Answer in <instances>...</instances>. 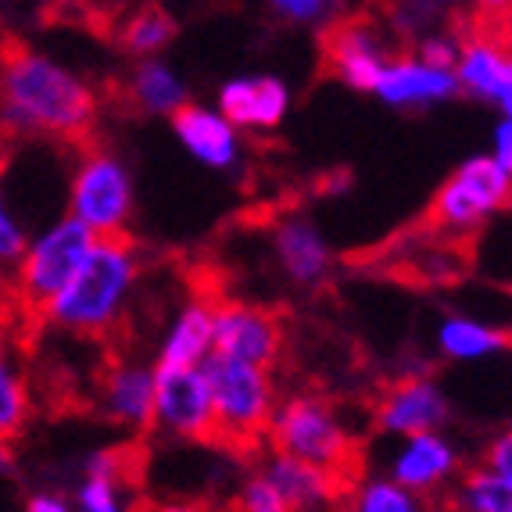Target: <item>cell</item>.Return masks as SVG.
<instances>
[{
	"mask_svg": "<svg viewBox=\"0 0 512 512\" xmlns=\"http://www.w3.org/2000/svg\"><path fill=\"white\" fill-rule=\"evenodd\" d=\"M94 83L36 47L0 54V137L83 144L97 126Z\"/></svg>",
	"mask_w": 512,
	"mask_h": 512,
	"instance_id": "1",
	"label": "cell"
},
{
	"mask_svg": "<svg viewBox=\"0 0 512 512\" xmlns=\"http://www.w3.org/2000/svg\"><path fill=\"white\" fill-rule=\"evenodd\" d=\"M140 251L126 237H97L72 280L47 301L40 319L72 337H108L126 316L140 283Z\"/></svg>",
	"mask_w": 512,
	"mask_h": 512,
	"instance_id": "2",
	"label": "cell"
},
{
	"mask_svg": "<svg viewBox=\"0 0 512 512\" xmlns=\"http://www.w3.org/2000/svg\"><path fill=\"white\" fill-rule=\"evenodd\" d=\"M265 448L323 466L348 484L362 473L359 437L351 434L341 405L319 391H294L276 402L265 430Z\"/></svg>",
	"mask_w": 512,
	"mask_h": 512,
	"instance_id": "3",
	"label": "cell"
},
{
	"mask_svg": "<svg viewBox=\"0 0 512 512\" xmlns=\"http://www.w3.org/2000/svg\"><path fill=\"white\" fill-rule=\"evenodd\" d=\"M215 405V441L233 452H258L265 448V430L280 402L273 384V369L251 362L208 355L201 362Z\"/></svg>",
	"mask_w": 512,
	"mask_h": 512,
	"instance_id": "4",
	"label": "cell"
},
{
	"mask_svg": "<svg viewBox=\"0 0 512 512\" xmlns=\"http://www.w3.org/2000/svg\"><path fill=\"white\" fill-rule=\"evenodd\" d=\"M94 240V233L72 215H61V219L47 222L40 233H33L26 255L11 269V301H15L18 316L40 319L47 301L72 280L76 265L83 262Z\"/></svg>",
	"mask_w": 512,
	"mask_h": 512,
	"instance_id": "5",
	"label": "cell"
},
{
	"mask_svg": "<svg viewBox=\"0 0 512 512\" xmlns=\"http://www.w3.org/2000/svg\"><path fill=\"white\" fill-rule=\"evenodd\" d=\"M512 205L509 169L495 154H473L437 187L427 208V222L444 237H473Z\"/></svg>",
	"mask_w": 512,
	"mask_h": 512,
	"instance_id": "6",
	"label": "cell"
},
{
	"mask_svg": "<svg viewBox=\"0 0 512 512\" xmlns=\"http://www.w3.org/2000/svg\"><path fill=\"white\" fill-rule=\"evenodd\" d=\"M137 212L133 172L108 147H83L69 172V215L94 237H126Z\"/></svg>",
	"mask_w": 512,
	"mask_h": 512,
	"instance_id": "7",
	"label": "cell"
},
{
	"mask_svg": "<svg viewBox=\"0 0 512 512\" xmlns=\"http://www.w3.org/2000/svg\"><path fill=\"white\" fill-rule=\"evenodd\" d=\"M172 441H215V405L201 366H154V419Z\"/></svg>",
	"mask_w": 512,
	"mask_h": 512,
	"instance_id": "8",
	"label": "cell"
},
{
	"mask_svg": "<svg viewBox=\"0 0 512 512\" xmlns=\"http://www.w3.org/2000/svg\"><path fill=\"white\" fill-rule=\"evenodd\" d=\"M452 423V402L430 373H405L376 394L373 427L380 437H409L444 430Z\"/></svg>",
	"mask_w": 512,
	"mask_h": 512,
	"instance_id": "9",
	"label": "cell"
},
{
	"mask_svg": "<svg viewBox=\"0 0 512 512\" xmlns=\"http://www.w3.org/2000/svg\"><path fill=\"white\" fill-rule=\"evenodd\" d=\"M212 355L273 369L283 355V323L273 308L251 301H215Z\"/></svg>",
	"mask_w": 512,
	"mask_h": 512,
	"instance_id": "10",
	"label": "cell"
},
{
	"mask_svg": "<svg viewBox=\"0 0 512 512\" xmlns=\"http://www.w3.org/2000/svg\"><path fill=\"white\" fill-rule=\"evenodd\" d=\"M387 29L369 18H344L333 29H326V65L333 79H341L355 94H373L376 79L391 61Z\"/></svg>",
	"mask_w": 512,
	"mask_h": 512,
	"instance_id": "11",
	"label": "cell"
},
{
	"mask_svg": "<svg viewBox=\"0 0 512 512\" xmlns=\"http://www.w3.org/2000/svg\"><path fill=\"white\" fill-rule=\"evenodd\" d=\"M462 466L466 462H462L459 444L444 430H427V434L398 437V444L387 455L384 473L419 495L441 498V491L459 477Z\"/></svg>",
	"mask_w": 512,
	"mask_h": 512,
	"instance_id": "12",
	"label": "cell"
},
{
	"mask_svg": "<svg viewBox=\"0 0 512 512\" xmlns=\"http://www.w3.org/2000/svg\"><path fill=\"white\" fill-rule=\"evenodd\" d=\"M373 97L394 111H430L459 97V79L455 69L430 65L416 51L391 54L373 86Z\"/></svg>",
	"mask_w": 512,
	"mask_h": 512,
	"instance_id": "13",
	"label": "cell"
},
{
	"mask_svg": "<svg viewBox=\"0 0 512 512\" xmlns=\"http://www.w3.org/2000/svg\"><path fill=\"white\" fill-rule=\"evenodd\" d=\"M291 86L287 79L269 76V72H248L233 76L219 86L215 108L240 129V133H273L283 126L291 111Z\"/></svg>",
	"mask_w": 512,
	"mask_h": 512,
	"instance_id": "14",
	"label": "cell"
},
{
	"mask_svg": "<svg viewBox=\"0 0 512 512\" xmlns=\"http://www.w3.org/2000/svg\"><path fill=\"white\" fill-rule=\"evenodd\" d=\"M172 133L197 165L212 172H233L244 162V133L215 104H183L172 115Z\"/></svg>",
	"mask_w": 512,
	"mask_h": 512,
	"instance_id": "15",
	"label": "cell"
},
{
	"mask_svg": "<svg viewBox=\"0 0 512 512\" xmlns=\"http://www.w3.org/2000/svg\"><path fill=\"white\" fill-rule=\"evenodd\" d=\"M97 412L129 434H147L154 419V362H111L97 380Z\"/></svg>",
	"mask_w": 512,
	"mask_h": 512,
	"instance_id": "16",
	"label": "cell"
},
{
	"mask_svg": "<svg viewBox=\"0 0 512 512\" xmlns=\"http://www.w3.org/2000/svg\"><path fill=\"white\" fill-rule=\"evenodd\" d=\"M269 248L280 273L301 287V291H319L333 273L330 240L323 237L316 222L305 215H283L269 233Z\"/></svg>",
	"mask_w": 512,
	"mask_h": 512,
	"instance_id": "17",
	"label": "cell"
},
{
	"mask_svg": "<svg viewBox=\"0 0 512 512\" xmlns=\"http://www.w3.org/2000/svg\"><path fill=\"white\" fill-rule=\"evenodd\" d=\"M258 473L280 491L283 502L291 505L294 512H337L344 487H348V480L323 470V466L301 462L294 455L269 452V448H265L262 462H258Z\"/></svg>",
	"mask_w": 512,
	"mask_h": 512,
	"instance_id": "18",
	"label": "cell"
},
{
	"mask_svg": "<svg viewBox=\"0 0 512 512\" xmlns=\"http://www.w3.org/2000/svg\"><path fill=\"white\" fill-rule=\"evenodd\" d=\"M126 448H101L83 462V477L72 491L76 512H137Z\"/></svg>",
	"mask_w": 512,
	"mask_h": 512,
	"instance_id": "19",
	"label": "cell"
},
{
	"mask_svg": "<svg viewBox=\"0 0 512 512\" xmlns=\"http://www.w3.org/2000/svg\"><path fill=\"white\" fill-rule=\"evenodd\" d=\"M212 333H215V301L212 298H190L165 326L154 366H201L212 355Z\"/></svg>",
	"mask_w": 512,
	"mask_h": 512,
	"instance_id": "20",
	"label": "cell"
},
{
	"mask_svg": "<svg viewBox=\"0 0 512 512\" xmlns=\"http://www.w3.org/2000/svg\"><path fill=\"white\" fill-rule=\"evenodd\" d=\"M126 101L133 104V111L151 115V119H172L183 104H190V86L180 76L176 65H169L165 58H137L133 69L122 86Z\"/></svg>",
	"mask_w": 512,
	"mask_h": 512,
	"instance_id": "21",
	"label": "cell"
},
{
	"mask_svg": "<svg viewBox=\"0 0 512 512\" xmlns=\"http://www.w3.org/2000/svg\"><path fill=\"white\" fill-rule=\"evenodd\" d=\"M455 79H459V94L480 104H498V97L512 79V51L491 36H470L459 47Z\"/></svg>",
	"mask_w": 512,
	"mask_h": 512,
	"instance_id": "22",
	"label": "cell"
},
{
	"mask_svg": "<svg viewBox=\"0 0 512 512\" xmlns=\"http://www.w3.org/2000/svg\"><path fill=\"white\" fill-rule=\"evenodd\" d=\"M437 355L448 362H484L512 348V337L495 323L473 316H444L434 330Z\"/></svg>",
	"mask_w": 512,
	"mask_h": 512,
	"instance_id": "23",
	"label": "cell"
},
{
	"mask_svg": "<svg viewBox=\"0 0 512 512\" xmlns=\"http://www.w3.org/2000/svg\"><path fill=\"white\" fill-rule=\"evenodd\" d=\"M441 512H512V480L477 462L462 466V473L437 498Z\"/></svg>",
	"mask_w": 512,
	"mask_h": 512,
	"instance_id": "24",
	"label": "cell"
},
{
	"mask_svg": "<svg viewBox=\"0 0 512 512\" xmlns=\"http://www.w3.org/2000/svg\"><path fill=\"white\" fill-rule=\"evenodd\" d=\"M337 512H441L437 498L419 495L387 473H359L344 487Z\"/></svg>",
	"mask_w": 512,
	"mask_h": 512,
	"instance_id": "25",
	"label": "cell"
},
{
	"mask_svg": "<svg viewBox=\"0 0 512 512\" xmlns=\"http://www.w3.org/2000/svg\"><path fill=\"white\" fill-rule=\"evenodd\" d=\"M115 40L129 58H162L176 40V18L158 4H137L115 26Z\"/></svg>",
	"mask_w": 512,
	"mask_h": 512,
	"instance_id": "26",
	"label": "cell"
},
{
	"mask_svg": "<svg viewBox=\"0 0 512 512\" xmlns=\"http://www.w3.org/2000/svg\"><path fill=\"white\" fill-rule=\"evenodd\" d=\"M376 4H380V18H384L387 33L412 43L419 36L448 29L462 8V0H376Z\"/></svg>",
	"mask_w": 512,
	"mask_h": 512,
	"instance_id": "27",
	"label": "cell"
},
{
	"mask_svg": "<svg viewBox=\"0 0 512 512\" xmlns=\"http://www.w3.org/2000/svg\"><path fill=\"white\" fill-rule=\"evenodd\" d=\"M33 419L29 380L11 355H0V441L15 444Z\"/></svg>",
	"mask_w": 512,
	"mask_h": 512,
	"instance_id": "28",
	"label": "cell"
},
{
	"mask_svg": "<svg viewBox=\"0 0 512 512\" xmlns=\"http://www.w3.org/2000/svg\"><path fill=\"white\" fill-rule=\"evenodd\" d=\"M265 11L287 29L326 33L348 15V0H265Z\"/></svg>",
	"mask_w": 512,
	"mask_h": 512,
	"instance_id": "29",
	"label": "cell"
},
{
	"mask_svg": "<svg viewBox=\"0 0 512 512\" xmlns=\"http://www.w3.org/2000/svg\"><path fill=\"white\" fill-rule=\"evenodd\" d=\"M233 512H294L291 505L283 502V495L276 491L262 473H251L244 484L237 487V498H233Z\"/></svg>",
	"mask_w": 512,
	"mask_h": 512,
	"instance_id": "30",
	"label": "cell"
},
{
	"mask_svg": "<svg viewBox=\"0 0 512 512\" xmlns=\"http://www.w3.org/2000/svg\"><path fill=\"white\" fill-rule=\"evenodd\" d=\"M29 237H33V233H29L26 222L11 212L8 201H0V265H4L8 273L18 265V258L26 255Z\"/></svg>",
	"mask_w": 512,
	"mask_h": 512,
	"instance_id": "31",
	"label": "cell"
},
{
	"mask_svg": "<svg viewBox=\"0 0 512 512\" xmlns=\"http://www.w3.org/2000/svg\"><path fill=\"white\" fill-rule=\"evenodd\" d=\"M459 47H462V40L452 33V29L427 33L412 43V51H416L419 58L430 61V65H444V69H455V61H459Z\"/></svg>",
	"mask_w": 512,
	"mask_h": 512,
	"instance_id": "32",
	"label": "cell"
},
{
	"mask_svg": "<svg viewBox=\"0 0 512 512\" xmlns=\"http://www.w3.org/2000/svg\"><path fill=\"white\" fill-rule=\"evenodd\" d=\"M480 462L512 480V427H505L502 434H495L491 441L484 444V455H480Z\"/></svg>",
	"mask_w": 512,
	"mask_h": 512,
	"instance_id": "33",
	"label": "cell"
},
{
	"mask_svg": "<svg viewBox=\"0 0 512 512\" xmlns=\"http://www.w3.org/2000/svg\"><path fill=\"white\" fill-rule=\"evenodd\" d=\"M22 512H76V509H72L69 498L58 495V491H36V495L26 498Z\"/></svg>",
	"mask_w": 512,
	"mask_h": 512,
	"instance_id": "34",
	"label": "cell"
},
{
	"mask_svg": "<svg viewBox=\"0 0 512 512\" xmlns=\"http://www.w3.org/2000/svg\"><path fill=\"white\" fill-rule=\"evenodd\" d=\"M491 154L502 165H512V119H505V115L495 126V133H491Z\"/></svg>",
	"mask_w": 512,
	"mask_h": 512,
	"instance_id": "35",
	"label": "cell"
},
{
	"mask_svg": "<svg viewBox=\"0 0 512 512\" xmlns=\"http://www.w3.org/2000/svg\"><path fill=\"white\" fill-rule=\"evenodd\" d=\"M15 308H0V355H11V341H15Z\"/></svg>",
	"mask_w": 512,
	"mask_h": 512,
	"instance_id": "36",
	"label": "cell"
},
{
	"mask_svg": "<svg viewBox=\"0 0 512 512\" xmlns=\"http://www.w3.org/2000/svg\"><path fill=\"white\" fill-rule=\"evenodd\" d=\"M140 512H212L208 505H201V502H154V505H144Z\"/></svg>",
	"mask_w": 512,
	"mask_h": 512,
	"instance_id": "37",
	"label": "cell"
},
{
	"mask_svg": "<svg viewBox=\"0 0 512 512\" xmlns=\"http://www.w3.org/2000/svg\"><path fill=\"white\" fill-rule=\"evenodd\" d=\"M18 470V455H15V444L11 441H0V480L15 477Z\"/></svg>",
	"mask_w": 512,
	"mask_h": 512,
	"instance_id": "38",
	"label": "cell"
},
{
	"mask_svg": "<svg viewBox=\"0 0 512 512\" xmlns=\"http://www.w3.org/2000/svg\"><path fill=\"white\" fill-rule=\"evenodd\" d=\"M0 308H15V301H11V273L0 265Z\"/></svg>",
	"mask_w": 512,
	"mask_h": 512,
	"instance_id": "39",
	"label": "cell"
},
{
	"mask_svg": "<svg viewBox=\"0 0 512 512\" xmlns=\"http://www.w3.org/2000/svg\"><path fill=\"white\" fill-rule=\"evenodd\" d=\"M498 111H502L505 119H512V79H509V86L502 90V97H498Z\"/></svg>",
	"mask_w": 512,
	"mask_h": 512,
	"instance_id": "40",
	"label": "cell"
},
{
	"mask_svg": "<svg viewBox=\"0 0 512 512\" xmlns=\"http://www.w3.org/2000/svg\"><path fill=\"white\" fill-rule=\"evenodd\" d=\"M473 4L484 11H509L512 8V0H473Z\"/></svg>",
	"mask_w": 512,
	"mask_h": 512,
	"instance_id": "41",
	"label": "cell"
},
{
	"mask_svg": "<svg viewBox=\"0 0 512 512\" xmlns=\"http://www.w3.org/2000/svg\"><path fill=\"white\" fill-rule=\"evenodd\" d=\"M4 162L8 158H4V137H0V201H4Z\"/></svg>",
	"mask_w": 512,
	"mask_h": 512,
	"instance_id": "42",
	"label": "cell"
},
{
	"mask_svg": "<svg viewBox=\"0 0 512 512\" xmlns=\"http://www.w3.org/2000/svg\"><path fill=\"white\" fill-rule=\"evenodd\" d=\"M505 169H509V183H512V165H505Z\"/></svg>",
	"mask_w": 512,
	"mask_h": 512,
	"instance_id": "43",
	"label": "cell"
}]
</instances>
